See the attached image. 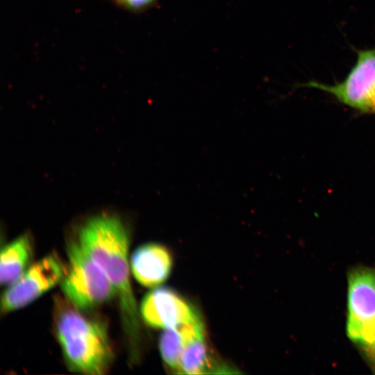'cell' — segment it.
<instances>
[{
	"label": "cell",
	"mask_w": 375,
	"mask_h": 375,
	"mask_svg": "<svg viewBox=\"0 0 375 375\" xmlns=\"http://www.w3.org/2000/svg\"><path fill=\"white\" fill-rule=\"evenodd\" d=\"M76 240L100 267L113 286L119 301L123 327L133 360L138 356L139 312L131 284L128 263L130 229L117 210L89 214L74 226Z\"/></svg>",
	"instance_id": "1"
},
{
	"label": "cell",
	"mask_w": 375,
	"mask_h": 375,
	"mask_svg": "<svg viewBox=\"0 0 375 375\" xmlns=\"http://www.w3.org/2000/svg\"><path fill=\"white\" fill-rule=\"evenodd\" d=\"M67 301L56 310V339L68 367L73 372L102 375L108 372L115 354L106 323Z\"/></svg>",
	"instance_id": "2"
},
{
	"label": "cell",
	"mask_w": 375,
	"mask_h": 375,
	"mask_svg": "<svg viewBox=\"0 0 375 375\" xmlns=\"http://www.w3.org/2000/svg\"><path fill=\"white\" fill-rule=\"evenodd\" d=\"M67 255L68 265L60 286L69 303L89 311L117 297L107 276L76 240L67 244Z\"/></svg>",
	"instance_id": "3"
},
{
	"label": "cell",
	"mask_w": 375,
	"mask_h": 375,
	"mask_svg": "<svg viewBox=\"0 0 375 375\" xmlns=\"http://www.w3.org/2000/svg\"><path fill=\"white\" fill-rule=\"evenodd\" d=\"M348 338L375 362V272L360 269L348 276Z\"/></svg>",
	"instance_id": "4"
},
{
	"label": "cell",
	"mask_w": 375,
	"mask_h": 375,
	"mask_svg": "<svg viewBox=\"0 0 375 375\" xmlns=\"http://www.w3.org/2000/svg\"><path fill=\"white\" fill-rule=\"evenodd\" d=\"M305 85L324 91L361 112L375 114V47L357 52L356 62L342 81L331 85L310 81Z\"/></svg>",
	"instance_id": "5"
},
{
	"label": "cell",
	"mask_w": 375,
	"mask_h": 375,
	"mask_svg": "<svg viewBox=\"0 0 375 375\" xmlns=\"http://www.w3.org/2000/svg\"><path fill=\"white\" fill-rule=\"evenodd\" d=\"M65 272L66 267L56 253L35 262L8 285L1 295V312L8 313L30 304L60 283Z\"/></svg>",
	"instance_id": "6"
},
{
	"label": "cell",
	"mask_w": 375,
	"mask_h": 375,
	"mask_svg": "<svg viewBox=\"0 0 375 375\" xmlns=\"http://www.w3.org/2000/svg\"><path fill=\"white\" fill-rule=\"evenodd\" d=\"M140 315L150 326L169 329L200 317L197 310L174 290L160 287L148 292L140 306Z\"/></svg>",
	"instance_id": "7"
},
{
	"label": "cell",
	"mask_w": 375,
	"mask_h": 375,
	"mask_svg": "<svg viewBox=\"0 0 375 375\" xmlns=\"http://www.w3.org/2000/svg\"><path fill=\"white\" fill-rule=\"evenodd\" d=\"M173 265L172 256L164 245L145 243L135 249L130 267L136 281L147 288L157 287L169 276Z\"/></svg>",
	"instance_id": "8"
},
{
	"label": "cell",
	"mask_w": 375,
	"mask_h": 375,
	"mask_svg": "<svg viewBox=\"0 0 375 375\" xmlns=\"http://www.w3.org/2000/svg\"><path fill=\"white\" fill-rule=\"evenodd\" d=\"M206 338V329H203L188 340L181 357L180 374L235 373L233 367L211 356Z\"/></svg>",
	"instance_id": "9"
},
{
	"label": "cell",
	"mask_w": 375,
	"mask_h": 375,
	"mask_svg": "<svg viewBox=\"0 0 375 375\" xmlns=\"http://www.w3.org/2000/svg\"><path fill=\"white\" fill-rule=\"evenodd\" d=\"M33 239L29 232L21 234L1 249V285L8 286L12 283L28 268L33 257Z\"/></svg>",
	"instance_id": "10"
},
{
	"label": "cell",
	"mask_w": 375,
	"mask_h": 375,
	"mask_svg": "<svg viewBox=\"0 0 375 375\" xmlns=\"http://www.w3.org/2000/svg\"><path fill=\"white\" fill-rule=\"evenodd\" d=\"M203 329L201 317L178 327L165 329L159 339V349L168 369L180 374L181 357L186 342Z\"/></svg>",
	"instance_id": "11"
},
{
	"label": "cell",
	"mask_w": 375,
	"mask_h": 375,
	"mask_svg": "<svg viewBox=\"0 0 375 375\" xmlns=\"http://www.w3.org/2000/svg\"><path fill=\"white\" fill-rule=\"evenodd\" d=\"M119 7L132 12H140L152 6L157 0H112Z\"/></svg>",
	"instance_id": "12"
}]
</instances>
